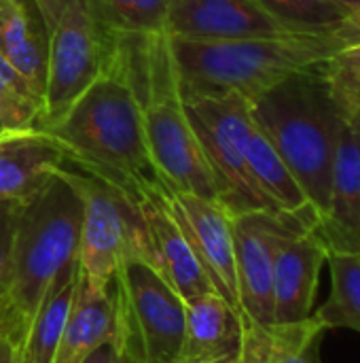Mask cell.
<instances>
[{
  "label": "cell",
  "instance_id": "obj_36",
  "mask_svg": "<svg viewBox=\"0 0 360 363\" xmlns=\"http://www.w3.org/2000/svg\"><path fill=\"white\" fill-rule=\"evenodd\" d=\"M2 132H4V130H2V128H0V134H2Z\"/></svg>",
  "mask_w": 360,
  "mask_h": 363
},
{
  "label": "cell",
  "instance_id": "obj_32",
  "mask_svg": "<svg viewBox=\"0 0 360 363\" xmlns=\"http://www.w3.org/2000/svg\"><path fill=\"white\" fill-rule=\"evenodd\" d=\"M346 26H348V28L360 38V9L359 11H352V13L346 17Z\"/></svg>",
  "mask_w": 360,
  "mask_h": 363
},
{
  "label": "cell",
  "instance_id": "obj_5",
  "mask_svg": "<svg viewBox=\"0 0 360 363\" xmlns=\"http://www.w3.org/2000/svg\"><path fill=\"white\" fill-rule=\"evenodd\" d=\"M250 115L320 221L329 208L335 147L344 121L329 94L323 66L291 74L252 98Z\"/></svg>",
  "mask_w": 360,
  "mask_h": 363
},
{
  "label": "cell",
  "instance_id": "obj_17",
  "mask_svg": "<svg viewBox=\"0 0 360 363\" xmlns=\"http://www.w3.org/2000/svg\"><path fill=\"white\" fill-rule=\"evenodd\" d=\"M66 162V149L42 130L0 134V202L25 200Z\"/></svg>",
  "mask_w": 360,
  "mask_h": 363
},
{
  "label": "cell",
  "instance_id": "obj_15",
  "mask_svg": "<svg viewBox=\"0 0 360 363\" xmlns=\"http://www.w3.org/2000/svg\"><path fill=\"white\" fill-rule=\"evenodd\" d=\"M327 255L329 249L316 228L289 238L278 249L272 281V323H297L312 317L318 277L327 264Z\"/></svg>",
  "mask_w": 360,
  "mask_h": 363
},
{
  "label": "cell",
  "instance_id": "obj_6",
  "mask_svg": "<svg viewBox=\"0 0 360 363\" xmlns=\"http://www.w3.org/2000/svg\"><path fill=\"white\" fill-rule=\"evenodd\" d=\"M115 347L123 363H176L185 302L142 257H127L110 283Z\"/></svg>",
  "mask_w": 360,
  "mask_h": 363
},
{
  "label": "cell",
  "instance_id": "obj_8",
  "mask_svg": "<svg viewBox=\"0 0 360 363\" xmlns=\"http://www.w3.org/2000/svg\"><path fill=\"white\" fill-rule=\"evenodd\" d=\"M119 32L95 0H70L47 36V83L38 130L55 123L108 68Z\"/></svg>",
  "mask_w": 360,
  "mask_h": 363
},
{
  "label": "cell",
  "instance_id": "obj_4",
  "mask_svg": "<svg viewBox=\"0 0 360 363\" xmlns=\"http://www.w3.org/2000/svg\"><path fill=\"white\" fill-rule=\"evenodd\" d=\"M123 36L132 81L142 108L144 134L157 172L174 191L219 202L214 174L182 102L170 34Z\"/></svg>",
  "mask_w": 360,
  "mask_h": 363
},
{
  "label": "cell",
  "instance_id": "obj_31",
  "mask_svg": "<svg viewBox=\"0 0 360 363\" xmlns=\"http://www.w3.org/2000/svg\"><path fill=\"white\" fill-rule=\"evenodd\" d=\"M0 363H19V347L0 334Z\"/></svg>",
  "mask_w": 360,
  "mask_h": 363
},
{
  "label": "cell",
  "instance_id": "obj_1",
  "mask_svg": "<svg viewBox=\"0 0 360 363\" xmlns=\"http://www.w3.org/2000/svg\"><path fill=\"white\" fill-rule=\"evenodd\" d=\"M42 132L62 143L66 162L108 181L134 200L168 189L149 151L123 34L102 77Z\"/></svg>",
  "mask_w": 360,
  "mask_h": 363
},
{
  "label": "cell",
  "instance_id": "obj_28",
  "mask_svg": "<svg viewBox=\"0 0 360 363\" xmlns=\"http://www.w3.org/2000/svg\"><path fill=\"white\" fill-rule=\"evenodd\" d=\"M21 200L13 202L4 215L0 217V302L4 300L11 283V259H13V232H15V217L19 211Z\"/></svg>",
  "mask_w": 360,
  "mask_h": 363
},
{
  "label": "cell",
  "instance_id": "obj_37",
  "mask_svg": "<svg viewBox=\"0 0 360 363\" xmlns=\"http://www.w3.org/2000/svg\"><path fill=\"white\" fill-rule=\"evenodd\" d=\"M2 2H4V0H0V4H2Z\"/></svg>",
  "mask_w": 360,
  "mask_h": 363
},
{
  "label": "cell",
  "instance_id": "obj_2",
  "mask_svg": "<svg viewBox=\"0 0 360 363\" xmlns=\"http://www.w3.org/2000/svg\"><path fill=\"white\" fill-rule=\"evenodd\" d=\"M81 225L83 198L64 164L21 200L13 232L11 283L0 302V334L19 349L53 279L79 259Z\"/></svg>",
  "mask_w": 360,
  "mask_h": 363
},
{
  "label": "cell",
  "instance_id": "obj_35",
  "mask_svg": "<svg viewBox=\"0 0 360 363\" xmlns=\"http://www.w3.org/2000/svg\"><path fill=\"white\" fill-rule=\"evenodd\" d=\"M221 363H238V359H229V362H221Z\"/></svg>",
  "mask_w": 360,
  "mask_h": 363
},
{
  "label": "cell",
  "instance_id": "obj_12",
  "mask_svg": "<svg viewBox=\"0 0 360 363\" xmlns=\"http://www.w3.org/2000/svg\"><path fill=\"white\" fill-rule=\"evenodd\" d=\"M136 204L144 223L146 264L159 272V277L180 296L185 304L214 291L187 236L168 208L166 189L142 194Z\"/></svg>",
  "mask_w": 360,
  "mask_h": 363
},
{
  "label": "cell",
  "instance_id": "obj_13",
  "mask_svg": "<svg viewBox=\"0 0 360 363\" xmlns=\"http://www.w3.org/2000/svg\"><path fill=\"white\" fill-rule=\"evenodd\" d=\"M166 32L191 40H233L295 32L257 0H168Z\"/></svg>",
  "mask_w": 360,
  "mask_h": 363
},
{
  "label": "cell",
  "instance_id": "obj_21",
  "mask_svg": "<svg viewBox=\"0 0 360 363\" xmlns=\"http://www.w3.org/2000/svg\"><path fill=\"white\" fill-rule=\"evenodd\" d=\"M79 281V259L66 264L47 289L19 349V363H53Z\"/></svg>",
  "mask_w": 360,
  "mask_h": 363
},
{
  "label": "cell",
  "instance_id": "obj_11",
  "mask_svg": "<svg viewBox=\"0 0 360 363\" xmlns=\"http://www.w3.org/2000/svg\"><path fill=\"white\" fill-rule=\"evenodd\" d=\"M166 202L182 234L187 236L195 257L199 259L206 277L210 279L214 291L223 296L242 317L231 215L219 202L174 189H166Z\"/></svg>",
  "mask_w": 360,
  "mask_h": 363
},
{
  "label": "cell",
  "instance_id": "obj_24",
  "mask_svg": "<svg viewBox=\"0 0 360 363\" xmlns=\"http://www.w3.org/2000/svg\"><path fill=\"white\" fill-rule=\"evenodd\" d=\"M42 100L30 83L0 55V125L8 132L38 130Z\"/></svg>",
  "mask_w": 360,
  "mask_h": 363
},
{
  "label": "cell",
  "instance_id": "obj_3",
  "mask_svg": "<svg viewBox=\"0 0 360 363\" xmlns=\"http://www.w3.org/2000/svg\"><path fill=\"white\" fill-rule=\"evenodd\" d=\"M180 89L189 94L236 91L252 100L291 74L323 66L344 47L360 43L346 21L331 32L191 40L170 36Z\"/></svg>",
  "mask_w": 360,
  "mask_h": 363
},
{
  "label": "cell",
  "instance_id": "obj_30",
  "mask_svg": "<svg viewBox=\"0 0 360 363\" xmlns=\"http://www.w3.org/2000/svg\"><path fill=\"white\" fill-rule=\"evenodd\" d=\"M83 363H123L115 342H104L102 347H98Z\"/></svg>",
  "mask_w": 360,
  "mask_h": 363
},
{
  "label": "cell",
  "instance_id": "obj_34",
  "mask_svg": "<svg viewBox=\"0 0 360 363\" xmlns=\"http://www.w3.org/2000/svg\"><path fill=\"white\" fill-rule=\"evenodd\" d=\"M13 202H17V200H8V202H0V217L4 215V211L13 204Z\"/></svg>",
  "mask_w": 360,
  "mask_h": 363
},
{
  "label": "cell",
  "instance_id": "obj_18",
  "mask_svg": "<svg viewBox=\"0 0 360 363\" xmlns=\"http://www.w3.org/2000/svg\"><path fill=\"white\" fill-rule=\"evenodd\" d=\"M115 330L110 287L91 285L79 270L74 298L53 363H83L104 342H115Z\"/></svg>",
  "mask_w": 360,
  "mask_h": 363
},
{
  "label": "cell",
  "instance_id": "obj_38",
  "mask_svg": "<svg viewBox=\"0 0 360 363\" xmlns=\"http://www.w3.org/2000/svg\"><path fill=\"white\" fill-rule=\"evenodd\" d=\"M0 128H2V125H0Z\"/></svg>",
  "mask_w": 360,
  "mask_h": 363
},
{
  "label": "cell",
  "instance_id": "obj_16",
  "mask_svg": "<svg viewBox=\"0 0 360 363\" xmlns=\"http://www.w3.org/2000/svg\"><path fill=\"white\" fill-rule=\"evenodd\" d=\"M242 317L216 291L185 304V336L176 363H221L238 359Z\"/></svg>",
  "mask_w": 360,
  "mask_h": 363
},
{
  "label": "cell",
  "instance_id": "obj_10",
  "mask_svg": "<svg viewBox=\"0 0 360 363\" xmlns=\"http://www.w3.org/2000/svg\"><path fill=\"white\" fill-rule=\"evenodd\" d=\"M314 215L286 211H250L231 217L238 298L244 319L272 323L274 313V259L278 249L293 236L316 228Z\"/></svg>",
  "mask_w": 360,
  "mask_h": 363
},
{
  "label": "cell",
  "instance_id": "obj_9",
  "mask_svg": "<svg viewBox=\"0 0 360 363\" xmlns=\"http://www.w3.org/2000/svg\"><path fill=\"white\" fill-rule=\"evenodd\" d=\"M83 198L79 270L95 287L108 289L127 257L146 255L144 223L132 196L108 181L64 162ZM146 262V259H144Z\"/></svg>",
  "mask_w": 360,
  "mask_h": 363
},
{
  "label": "cell",
  "instance_id": "obj_23",
  "mask_svg": "<svg viewBox=\"0 0 360 363\" xmlns=\"http://www.w3.org/2000/svg\"><path fill=\"white\" fill-rule=\"evenodd\" d=\"M331 296L312 313L325 330L348 328L360 334V251L359 253H329Z\"/></svg>",
  "mask_w": 360,
  "mask_h": 363
},
{
  "label": "cell",
  "instance_id": "obj_22",
  "mask_svg": "<svg viewBox=\"0 0 360 363\" xmlns=\"http://www.w3.org/2000/svg\"><path fill=\"white\" fill-rule=\"evenodd\" d=\"M246 164L257 187L269 198V202L278 211L316 217L314 208L310 206L303 189L291 174L289 166L284 164V160L278 155L274 145L257 125L252 128L248 145H246Z\"/></svg>",
  "mask_w": 360,
  "mask_h": 363
},
{
  "label": "cell",
  "instance_id": "obj_19",
  "mask_svg": "<svg viewBox=\"0 0 360 363\" xmlns=\"http://www.w3.org/2000/svg\"><path fill=\"white\" fill-rule=\"evenodd\" d=\"M325 325L312 315L297 323H257L242 317L238 363H320Z\"/></svg>",
  "mask_w": 360,
  "mask_h": 363
},
{
  "label": "cell",
  "instance_id": "obj_20",
  "mask_svg": "<svg viewBox=\"0 0 360 363\" xmlns=\"http://www.w3.org/2000/svg\"><path fill=\"white\" fill-rule=\"evenodd\" d=\"M0 55L42 100L47 83V36L36 32L23 0H4L0 4Z\"/></svg>",
  "mask_w": 360,
  "mask_h": 363
},
{
  "label": "cell",
  "instance_id": "obj_27",
  "mask_svg": "<svg viewBox=\"0 0 360 363\" xmlns=\"http://www.w3.org/2000/svg\"><path fill=\"white\" fill-rule=\"evenodd\" d=\"M106 23L119 34L166 32L168 0H95Z\"/></svg>",
  "mask_w": 360,
  "mask_h": 363
},
{
  "label": "cell",
  "instance_id": "obj_7",
  "mask_svg": "<svg viewBox=\"0 0 360 363\" xmlns=\"http://www.w3.org/2000/svg\"><path fill=\"white\" fill-rule=\"evenodd\" d=\"M182 102L214 174L221 206L231 217L250 211H278L257 187L246 164V145L255 128L250 100L236 91H182Z\"/></svg>",
  "mask_w": 360,
  "mask_h": 363
},
{
  "label": "cell",
  "instance_id": "obj_14",
  "mask_svg": "<svg viewBox=\"0 0 360 363\" xmlns=\"http://www.w3.org/2000/svg\"><path fill=\"white\" fill-rule=\"evenodd\" d=\"M316 232L327 245L329 253H359L360 251V121H342L333 177L331 198L325 217L316 223Z\"/></svg>",
  "mask_w": 360,
  "mask_h": 363
},
{
  "label": "cell",
  "instance_id": "obj_25",
  "mask_svg": "<svg viewBox=\"0 0 360 363\" xmlns=\"http://www.w3.org/2000/svg\"><path fill=\"white\" fill-rule=\"evenodd\" d=\"M272 17L295 32H331L350 15L331 0H257Z\"/></svg>",
  "mask_w": 360,
  "mask_h": 363
},
{
  "label": "cell",
  "instance_id": "obj_29",
  "mask_svg": "<svg viewBox=\"0 0 360 363\" xmlns=\"http://www.w3.org/2000/svg\"><path fill=\"white\" fill-rule=\"evenodd\" d=\"M40 19H42V28H45V34L49 36V32L53 30L57 17L62 15V11L66 9V4L70 0H32Z\"/></svg>",
  "mask_w": 360,
  "mask_h": 363
},
{
  "label": "cell",
  "instance_id": "obj_33",
  "mask_svg": "<svg viewBox=\"0 0 360 363\" xmlns=\"http://www.w3.org/2000/svg\"><path fill=\"white\" fill-rule=\"evenodd\" d=\"M331 2L342 4V6H344V9H348L350 13H352V11H359L360 9V0H331Z\"/></svg>",
  "mask_w": 360,
  "mask_h": 363
},
{
  "label": "cell",
  "instance_id": "obj_26",
  "mask_svg": "<svg viewBox=\"0 0 360 363\" xmlns=\"http://www.w3.org/2000/svg\"><path fill=\"white\" fill-rule=\"evenodd\" d=\"M329 94L348 121H360V43H352L323 64Z\"/></svg>",
  "mask_w": 360,
  "mask_h": 363
}]
</instances>
